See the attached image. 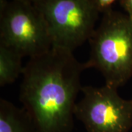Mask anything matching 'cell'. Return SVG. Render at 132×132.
I'll use <instances>...</instances> for the list:
<instances>
[{
  "mask_svg": "<svg viewBox=\"0 0 132 132\" xmlns=\"http://www.w3.org/2000/svg\"><path fill=\"white\" fill-rule=\"evenodd\" d=\"M85 68L73 52L52 47L29 58L23 70L20 101L38 132H71Z\"/></svg>",
  "mask_w": 132,
  "mask_h": 132,
  "instance_id": "obj_1",
  "label": "cell"
},
{
  "mask_svg": "<svg viewBox=\"0 0 132 132\" xmlns=\"http://www.w3.org/2000/svg\"><path fill=\"white\" fill-rule=\"evenodd\" d=\"M0 43L29 58L52 48L44 17L35 5L25 0H0Z\"/></svg>",
  "mask_w": 132,
  "mask_h": 132,
  "instance_id": "obj_3",
  "label": "cell"
},
{
  "mask_svg": "<svg viewBox=\"0 0 132 132\" xmlns=\"http://www.w3.org/2000/svg\"><path fill=\"white\" fill-rule=\"evenodd\" d=\"M34 5L46 20L52 47L71 52L89 40L100 14L88 0H39Z\"/></svg>",
  "mask_w": 132,
  "mask_h": 132,
  "instance_id": "obj_4",
  "label": "cell"
},
{
  "mask_svg": "<svg viewBox=\"0 0 132 132\" xmlns=\"http://www.w3.org/2000/svg\"><path fill=\"white\" fill-rule=\"evenodd\" d=\"M0 132H38L32 119L23 107L0 100Z\"/></svg>",
  "mask_w": 132,
  "mask_h": 132,
  "instance_id": "obj_6",
  "label": "cell"
},
{
  "mask_svg": "<svg viewBox=\"0 0 132 132\" xmlns=\"http://www.w3.org/2000/svg\"><path fill=\"white\" fill-rule=\"evenodd\" d=\"M99 13H104L112 9V5L118 0H88Z\"/></svg>",
  "mask_w": 132,
  "mask_h": 132,
  "instance_id": "obj_8",
  "label": "cell"
},
{
  "mask_svg": "<svg viewBox=\"0 0 132 132\" xmlns=\"http://www.w3.org/2000/svg\"><path fill=\"white\" fill-rule=\"evenodd\" d=\"M120 3L124 10L126 11V14L129 17L132 21V0H119Z\"/></svg>",
  "mask_w": 132,
  "mask_h": 132,
  "instance_id": "obj_9",
  "label": "cell"
},
{
  "mask_svg": "<svg viewBox=\"0 0 132 132\" xmlns=\"http://www.w3.org/2000/svg\"><path fill=\"white\" fill-rule=\"evenodd\" d=\"M25 1H27V2H32L33 4L36 3L37 2H38L39 0H25Z\"/></svg>",
  "mask_w": 132,
  "mask_h": 132,
  "instance_id": "obj_10",
  "label": "cell"
},
{
  "mask_svg": "<svg viewBox=\"0 0 132 132\" xmlns=\"http://www.w3.org/2000/svg\"><path fill=\"white\" fill-rule=\"evenodd\" d=\"M89 60L85 68L101 73L105 84L117 88L132 77V21L113 9L104 13L89 39Z\"/></svg>",
  "mask_w": 132,
  "mask_h": 132,
  "instance_id": "obj_2",
  "label": "cell"
},
{
  "mask_svg": "<svg viewBox=\"0 0 132 132\" xmlns=\"http://www.w3.org/2000/svg\"><path fill=\"white\" fill-rule=\"evenodd\" d=\"M23 56L19 52L0 43V86L13 83L22 74Z\"/></svg>",
  "mask_w": 132,
  "mask_h": 132,
  "instance_id": "obj_7",
  "label": "cell"
},
{
  "mask_svg": "<svg viewBox=\"0 0 132 132\" xmlns=\"http://www.w3.org/2000/svg\"><path fill=\"white\" fill-rule=\"evenodd\" d=\"M74 115L87 132H128L132 127V99H125L118 89L105 85L85 86Z\"/></svg>",
  "mask_w": 132,
  "mask_h": 132,
  "instance_id": "obj_5",
  "label": "cell"
}]
</instances>
